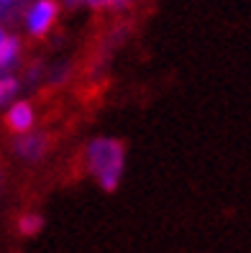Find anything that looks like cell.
<instances>
[{"instance_id": "cell-1", "label": "cell", "mask_w": 251, "mask_h": 253, "mask_svg": "<svg viewBox=\"0 0 251 253\" xmlns=\"http://www.w3.org/2000/svg\"><path fill=\"white\" fill-rule=\"evenodd\" d=\"M85 161H87V169L98 179V184L105 192H113L123 176L126 148L118 138H93L87 143Z\"/></svg>"}, {"instance_id": "cell-2", "label": "cell", "mask_w": 251, "mask_h": 253, "mask_svg": "<svg viewBox=\"0 0 251 253\" xmlns=\"http://www.w3.org/2000/svg\"><path fill=\"white\" fill-rule=\"evenodd\" d=\"M56 18H59V3L56 0H34V3L23 10L26 31L36 39L47 36L54 28Z\"/></svg>"}, {"instance_id": "cell-3", "label": "cell", "mask_w": 251, "mask_h": 253, "mask_svg": "<svg viewBox=\"0 0 251 253\" xmlns=\"http://www.w3.org/2000/svg\"><path fill=\"white\" fill-rule=\"evenodd\" d=\"M34 121H36L34 108H31V102H26V100L10 102L8 110H5V126L16 133V136H18V133L31 130L34 128Z\"/></svg>"}, {"instance_id": "cell-4", "label": "cell", "mask_w": 251, "mask_h": 253, "mask_svg": "<svg viewBox=\"0 0 251 253\" xmlns=\"http://www.w3.org/2000/svg\"><path fill=\"white\" fill-rule=\"evenodd\" d=\"M16 154L26 161H39L44 154H47V136L36 130H26L18 133L16 138Z\"/></svg>"}, {"instance_id": "cell-5", "label": "cell", "mask_w": 251, "mask_h": 253, "mask_svg": "<svg viewBox=\"0 0 251 253\" xmlns=\"http://www.w3.org/2000/svg\"><path fill=\"white\" fill-rule=\"evenodd\" d=\"M18 59H21V39L8 34L0 43V74H10L18 67Z\"/></svg>"}, {"instance_id": "cell-6", "label": "cell", "mask_w": 251, "mask_h": 253, "mask_svg": "<svg viewBox=\"0 0 251 253\" xmlns=\"http://www.w3.org/2000/svg\"><path fill=\"white\" fill-rule=\"evenodd\" d=\"M21 92V80L16 74H0V108H8L10 102H16Z\"/></svg>"}, {"instance_id": "cell-7", "label": "cell", "mask_w": 251, "mask_h": 253, "mask_svg": "<svg viewBox=\"0 0 251 253\" xmlns=\"http://www.w3.org/2000/svg\"><path fill=\"white\" fill-rule=\"evenodd\" d=\"M26 5L18 3V0H0V26H10L18 23L23 18Z\"/></svg>"}, {"instance_id": "cell-8", "label": "cell", "mask_w": 251, "mask_h": 253, "mask_svg": "<svg viewBox=\"0 0 251 253\" xmlns=\"http://www.w3.org/2000/svg\"><path fill=\"white\" fill-rule=\"evenodd\" d=\"M44 228V217L36 212H26L18 217V233L21 235H36Z\"/></svg>"}, {"instance_id": "cell-9", "label": "cell", "mask_w": 251, "mask_h": 253, "mask_svg": "<svg viewBox=\"0 0 251 253\" xmlns=\"http://www.w3.org/2000/svg\"><path fill=\"white\" fill-rule=\"evenodd\" d=\"M67 3V8H80V5H93V8H110V5H115V8H121L123 3L121 0H64Z\"/></svg>"}, {"instance_id": "cell-10", "label": "cell", "mask_w": 251, "mask_h": 253, "mask_svg": "<svg viewBox=\"0 0 251 253\" xmlns=\"http://www.w3.org/2000/svg\"><path fill=\"white\" fill-rule=\"evenodd\" d=\"M8 36V31H5V26H0V43H3V39Z\"/></svg>"}, {"instance_id": "cell-11", "label": "cell", "mask_w": 251, "mask_h": 253, "mask_svg": "<svg viewBox=\"0 0 251 253\" xmlns=\"http://www.w3.org/2000/svg\"><path fill=\"white\" fill-rule=\"evenodd\" d=\"M0 184H3V171H0Z\"/></svg>"}, {"instance_id": "cell-12", "label": "cell", "mask_w": 251, "mask_h": 253, "mask_svg": "<svg viewBox=\"0 0 251 253\" xmlns=\"http://www.w3.org/2000/svg\"><path fill=\"white\" fill-rule=\"evenodd\" d=\"M18 3H23V5H26V3H28V0H18Z\"/></svg>"}, {"instance_id": "cell-13", "label": "cell", "mask_w": 251, "mask_h": 253, "mask_svg": "<svg viewBox=\"0 0 251 253\" xmlns=\"http://www.w3.org/2000/svg\"><path fill=\"white\" fill-rule=\"evenodd\" d=\"M121 3H123V5H126V3H128V0H121Z\"/></svg>"}]
</instances>
